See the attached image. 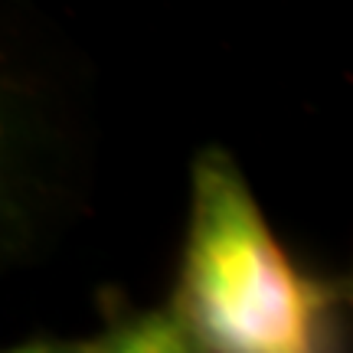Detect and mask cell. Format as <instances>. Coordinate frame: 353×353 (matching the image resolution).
<instances>
[{"label": "cell", "mask_w": 353, "mask_h": 353, "mask_svg": "<svg viewBox=\"0 0 353 353\" xmlns=\"http://www.w3.org/2000/svg\"><path fill=\"white\" fill-rule=\"evenodd\" d=\"M167 301L203 353H350V281L301 265L239 157L200 144Z\"/></svg>", "instance_id": "obj_1"}, {"label": "cell", "mask_w": 353, "mask_h": 353, "mask_svg": "<svg viewBox=\"0 0 353 353\" xmlns=\"http://www.w3.org/2000/svg\"><path fill=\"white\" fill-rule=\"evenodd\" d=\"M88 114L79 65L23 10L0 3V278L79 219Z\"/></svg>", "instance_id": "obj_2"}, {"label": "cell", "mask_w": 353, "mask_h": 353, "mask_svg": "<svg viewBox=\"0 0 353 353\" xmlns=\"http://www.w3.org/2000/svg\"><path fill=\"white\" fill-rule=\"evenodd\" d=\"M99 330L76 337V353H203L174 304H134L125 294H101Z\"/></svg>", "instance_id": "obj_3"}, {"label": "cell", "mask_w": 353, "mask_h": 353, "mask_svg": "<svg viewBox=\"0 0 353 353\" xmlns=\"http://www.w3.org/2000/svg\"><path fill=\"white\" fill-rule=\"evenodd\" d=\"M0 353H76V337L37 334V337H23L17 343H3Z\"/></svg>", "instance_id": "obj_4"}]
</instances>
